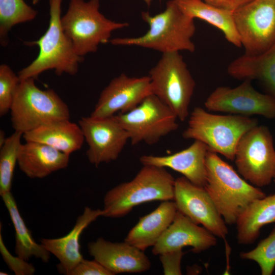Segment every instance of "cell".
<instances>
[{
	"mask_svg": "<svg viewBox=\"0 0 275 275\" xmlns=\"http://www.w3.org/2000/svg\"><path fill=\"white\" fill-rule=\"evenodd\" d=\"M141 16L149 25L145 34L138 37L115 38L109 42L114 45L150 48L162 53L195 50L191 40L196 31L194 19L182 10L175 0L168 1L165 9L159 13L151 15L143 12Z\"/></svg>",
	"mask_w": 275,
	"mask_h": 275,
	"instance_id": "obj_1",
	"label": "cell"
},
{
	"mask_svg": "<svg viewBox=\"0 0 275 275\" xmlns=\"http://www.w3.org/2000/svg\"><path fill=\"white\" fill-rule=\"evenodd\" d=\"M204 186L226 223L236 224L246 207L266 194L242 178L229 163L208 148Z\"/></svg>",
	"mask_w": 275,
	"mask_h": 275,
	"instance_id": "obj_2",
	"label": "cell"
},
{
	"mask_svg": "<svg viewBox=\"0 0 275 275\" xmlns=\"http://www.w3.org/2000/svg\"><path fill=\"white\" fill-rule=\"evenodd\" d=\"M175 182L166 168L144 165L132 180L117 185L105 194L103 216L122 217L143 203L173 200Z\"/></svg>",
	"mask_w": 275,
	"mask_h": 275,
	"instance_id": "obj_3",
	"label": "cell"
},
{
	"mask_svg": "<svg viewBox=\"0 0 275 275\" xmlns=\"http://www.w3.org/2000/svg\"><path fill=\"white\" fill-rule=\"evenodd\" d=\"M62 2L49 0L50 18L47 30L38 40L25 42L29 46L37 45L39 51L29 65L18 72L20 80L29 78L35 79L48 70H53L58 76L63 73L74 75L78 72L79 64L84 58L77 54L72 41L63 29Z\"/></svg>",
	"mask_w": 275,
	"mask_h": 275,
	"instance_id": "obj_4",
	"label": "cell"
},
{
	"mask_svg": "<svg viewBox=\"0 0 275 275\" xmlns=\"http://www.w3.org/2000/svg\"><path fill=\"white\" fill-rule=\"evenodd\" d=\"M257 125V120L249 116L214 114L196 107L189 116L182 136L199 141L212 151L234 161L240 139Z\"/></svg>",
	"mask_w": 275,
	"mask_h": 275,
	"instance_id": "obj_5",
	"label": "cell"
},
{
	"mask_svg": "<svg viewBox=\"0 0 275 275\" xmlns=\"http://www.w3.org/2000/svg\"><path fill=\"white\" fill-rule=\"evenodd\" d=\"M100 0H69L61 17L63 29L78 55L95 52L101 44L109 42L113 32L127 27V22L113 21L99 11Z\"/></svg>",
	"mask_w": 275,
	"mask_h": 275,
	"instance_id": "obj_6",
	"label": "cell"
},
{
	"mask_svg": "<svg viewBox=\"0 0 275 275\" xmlns=\"http://www.w3.org/2000/svg\"><path fill=\"white\" fill-rule=\"evenodd\" d=\"M10 113L13 128L23 134L54 120L70 119L67 104L52 89L38 88L33 78L20 80Z\"/></svg>",
	"mask_w": 275,
	"mask_h": 275,
	"instance_id": "obj_7",
	"label": "cell"
},
{
	"mask_svg": "<svg viewBox=\"0 0 275 275\" xmlns=\"http://www.w3.org/2000/svg\"><path fill=\"white\" fill-rule=\"evenodd\" d=\"M152 94L184 121L189 116V106L196 86L182 56L178 51L162 53L149 72Z\"/></svg>",
	"mask_w": 275,
	"mask_h": 275,
	"instance_id": "obj_8",
	"label": "cell"
},
{
	"mask_svg": "<svg viewBox=\"0 0 275 275\" xmlns=\"http://www.w3.org/2000/svg\"><path fill=\"white\" fill-rule=\"evenodd\" d=\"M115 116L128 133L132 145L155 144L179 127L174 113L153 94L132 110Z\"/></svg>",
	"mask_w": 275,
	"mask_h": 275,
	"instance_id": "obj_9",
	"label": "cell"
},
{
	"mask_svg": "<svg viewBox=\"0 0 275 275\" xmlns=\"http://www.w3.org/2000/svg\"><path fill=\"white\" fill-rule=\"evenodd\" d=\"M234 160L246 181L258 187L269 185L275 167V149L268 127L257 125L246 132L237 144Z\"/></svg>",
	"mask_w": 275,
	"mask_h": 275,
	"instance_id": "obj_10",
	"label": "cell"
},
{
	"mask_svg": "<svg viewBox=\"0 0 275 275\" xmlns=\"http://www.w3.org/2000/svg\"><path fill=\"white\" fill-rule=\"evenodd\" d=\"M246 53H260L275 43V0H253L233 12Z\"/></svg>",
	"mask_w": 275,
	"mask_h": 275,
	"instance_id": "obj_11",
	"label": "cell"
},
{
	"mask_svg": "<svg viewBox=\"0 0 275 275\" xmlns=\"http://www.w3.org/2000/svg\"><path fill=\"white\" fill-rule=\"evenodd\" d=\"M78 125L88 146V159L96 167L116 160L129 140L128 133L115 115L82 117Z\"/></svg>",
	"mask_w": 275,
	"mask_h": 275,
	"instance_id": "obj_12",
	"label": "cell"
},
{
	"mask_svg": "<svg viewBox=\"0 0 275 275\" xmlns=\"http://www.w3.org/2000/svg\"><path fill=\"white\" fill-rule=\"evenodd\" d=\"M250 80L231 88H216L208 96L204 106L208 111L251 116L259 115L275 118V99L268 94L256 90Z\"/></svg>",
	"mask_w": 275,
	"mask_h": 275,
	"instance_id": "obj_13",
	"label": "cell"
},
{
	"mask_svg": "<svg viewBox=\"0 0 275 275\" xmlns=\"http://www.w3.org/2000/svg\"><path fill=\"white\" fill-rule=\"evenodd\" d=\"M174 201L177 210L196 224H201L216 237L225 239L229 233L226 223L204 187L184 176L175 179Z\"/></svg>",
	"mask_w": 275,
	"mask_h": 275,
	"instance_id": "obj_14",
	"label": "cell"
},
{
	"mask_svg": "<svg viewBox=\"0 0 275 275\" xmlns=\"http://www.w3.org/2000/svg\"><path fill=\"white\" fill-rule=\"evenodd\" d=\"M152 94L148 75L130 77L124 73L113 78L102 91L90 116L105 117L124 113L137 106Z\"/></svg>",
	"mask_w": 275,
	"mask_h": 275,
	"instance_id": "obj_15",
	"label": "cell"
},
{
	"mask_svg": "<svg viewBox=\"0 0 275 275\" xmlns=\"http://www.w3.org/2000/svg\"><path fill=\"white\" fill-rule=\"evenodd\" d=\"M216 243L214 235L177 210L172 224L153 246L152 252L159 255L189 246L193 253H200Z\"/></svg>",
	"mask_w": 275,
	"mask_h": 275,
	"instance_id": "obj_16",
	"label": "cell"
},
{
	"mask_svg": "<svg viewBox=\"0 0 275 275\" xmlns=\"http://www.w3.org/2000/svg\"><path fill=\"white\" fill-rule=\"evenodd\" d=\"M88 252L113 275L141 273L148 270L151 262L144 252L124 241L112 242L99 237L88 244Z\"/></svg>",
	"mask_w": 275,
	"mask_h": 275,
	"instance_id": "obj_17",
	"label": "cell"
},
{
	"mask_svg": "<svg viewBox=\"0 0 275 275\" xmlns=\"http://www.w3.org/2000/svg\"><path fill=\"white\" fill-rule=\"evenodd\" d=\"M208 147L194 140L187 148L166 156L145 155L140 158L144 165L169 168L181 174L191 183L204 187L206 183V158Z\"/></svg>",
	"mask_w": 275,
	"mask_h": 275,
	"instance_id": "obj_18",
	"label": "cell"
},
{
	"mask_svg": "<svg viewBox=\"0 0 275 275\" xmlns=\"http://www.w3.org/2000/svg\"><path fill=\"white\" fill-rule=\"evenodd\" d=\"M103 215V209H93L86 207L67 234L58 238L41 239V244L59 260V269L62 272L69 275L71 270L84 259L79 243L81 234L91 223Z\"/></svg>",
	"mask_w": 275,
	"mask_h": 275,
	"instance_id": "obj_19",
	"label": "cell"
},
{
	"mask_svg": "<svg viewBox=\"0 0 275 275\" xmlns=\"http://www.w3.org/2000/svg\"><path fill=\"white\" fill-rule=\"evenodd\" d=\"M70 155L44 144L25 141L20 148L17 163L30 178H43L66 168Z\"/></svg>",
	"mask_w": 275,
	"mask_h": 275,
	"instance_id": "obj_20",
	"label": "cell"
},
{
	"mask_svg": "<svg viewBox=\"0 0 275 275\" xmlns=\"http://www.w3.org/2000/svg\"><path fill=\"white\" fill-rule=\"evenodd\" d=\"M177 211L174 201H163L155 210L140 218L124 241L144 252L157 242L173 222Z\"/></svg>",
	"mask_w": 275,
	"mask_h": 275,
	"instance_id": "obj_21",
	"label": "cell"
},
{
	"mask_svg": "<svg viewBox=\"0 0 275 275\" xmlns=\"http://www.w3.org/2000/svg\"><path fill=\"white\" fill-rule=\"evenodd\" d=\"M227 71L237 79L259 81L275 99V43L260 53L239 57L229 65Z\"/></svg>",
	"mask_w": 275,
	"mask_h": 275,
	"instance_id": "obj_22",
	"label": "cell"
},
{
	"mask_svg": "<svg viewBox=\"0 0 275 275\" xmlns=\"http://www.w3.org/2000/svg\"><path fill=\"white\" fill-rule=\"evenodd\" d=\"M25 141L48 145L70 155L80 150L85 138L79 125L69 119L54 120L23 134Z\"/></svg>",
	"mask_w": 275,
	"mask_h": 275,
	"instance_id": "obj_23",
	"label": "cell"
},
{
	"mask_svg": "<svg viewBox=\"0 0 275 275\" xmlns=\"http://www.w3.org/2000/svg\"><path fill=\"white\" fill-rule=\"evenodd\" d=\"M275 223V193L252 202L236 223L239 244L249 245L259 237L261 228Z\"/></svg>",
	"mask_w": 275,
	"mask_h": 275,
	"instance_id": "obj_24",
	"label": "cell"
},
{
	"mask_svg": "<svg viewBox=\"0 0 275 275\" xmlns=\"http://www.w3.org/2000/svg\"><path fill=\"white\" fill-rule=\"evenodd\" d=\"M180 8L194 19L203 20L219 30L226 40L234 46H242L236 29L233 12L224 9L203 0H175Z\"/></svg>",
	"mask_w": 275,
	"mask_h": 275,
	"instance_id": "obj_25",
	"label": "cell"
},
{
	"mask_svg": "<svg viewBox=\"0 0 275 275\" xmlns=\"http://www.w3.org/2000/svg\"><path fill=\"white\" fill-rule=\"evenodd\" d=\"M0 195L9 212L15 229V252L17 256L26 261L35 257L44 262H48L50 253L41 243H37L33 239L20 215L11 191Z\"/></svg>",
	"mask_w": 275,
	"mask_h": 275,
	"instance_id": "obj_26",
	"label": "cell"
},
{
	"mask_svg": "<svg viewBox=\"0 0 275 275\" xmlns=\"http://www.w3.org/2000/svg\"><path fill=\"white\" fill-rule=\"evenodd\" d=\"M37 11L24 0H0V43L5 47L9 43L8 34L15 25L35 19Z\"/></svg>",
	"mask_w": 275,
	"mask_h": 275,
	"instance_id": "obj_27",
	"label": "cell"
},
{
	"mask_svg": "<svg viewBox=\"0 0 275 275\" xmlns=\"http://www.w3.org/2000/svg\"><path fill=\"white\" fill-rule=\"evenodd\" d=\"M22 137V132L15 131L0 147V195L11 191Z\"/></svg>",
	"mask_w": 275,
	"mask_h": 275,
	"instance_id": "obj_28",
	"label": "cell"
},
{
	"mask_svg": "<svg viewBox=\"0 0 275 275\" xmlns=\"http://www.w3.org/2000/svg\"><path fill=\"white\" fill-rule=\"evenodd\" d=\"M239 255L242 259L256 262L262 275L272 274L275 268V226L256 247L250 251L241 252Z\"/></svg>",
	"mask_w": 275,
	"mask_h": 275,
	"instance_id": "obj_29",
	"label": "cell"
},
{
	"mask_svg": "<svg viewBox=\"0 0 275 275\" xmlns=\"http://www.w3.org/2000/svg\"><path fill=\"white\" fill-rule=\"evenodd\" d=\"M20 82L18 75L7 65L0 66V116L10 112L15 94Z\"/></svg>",
	"mask_w": 275,
	"mask_h": 275,
	"instance_id": "obj_30",
	"label": "cell"
},
{
	"mask_svg": "<svg viewBox=\"0 0 275 275\" xmlns=\"http://www.w3.org/2000/svg\"><path fill=\"white\" fill-rule=\"evenodd\" d=\"M1 232L0 233V250L3 257L10 269L17 275L33 274L35 267L27 261L17 256L14 257L9 253L4 245Z\"/></svg>",
	"mask_w": 275,
	"mask_h": 275,
	"instance_id": "obj_31",
	"label": "cell"
},
{
	"mask_svg": "<svg viewBox=\"0 0 275 275\" xmlns=\"http://www.w3.org/2000/svg\"><path fill=\"white\" fill-rule=\"evenodd\" d=\"M184 254L182 250H179L159 255L164 274H182L181 262Z\"/></svg>",
	"mask_w": 275,
	"mask_h": 275,
	"instance_id": "obj_32",
	"label": "cell"
},
{
	"mask_svg": "<svg viewBox=\"0 0 275 275\" xmlns=\"http://www.w3.org/2000/svg\"><path fill=\"white\" fill-rule=\"evenodd\" d=\"M69 275H113L96 260L83 259L70 272Z\"/></svg>",
	"mask_w": 275,
	"mask_h": 275,
	"instance_id": "obj_33",
	"label": "cell"
},
{
	"mask_svg": "<svg viewBox=\"0 0 275 275\" xmlns=\"http://www.w3.org/2000/svg\"><path fill=\"white\" fill-rule=\"evenodd\" d=\"M214 6L234 12L253 0H203Z\"/></svg>",
	"mask_w": 275,
	"mask_h": 275,
	"instance_id": "obj_34",
	"label": "cell"
},
{
	"mask_svg": "<svg viewBox=\"0 0 275 275\" xmlns=\"http://www.w3.org/2000/svg\"><path fill=\"white\" fill-rule=\"evenodd\" d=\"M7 138L5 135V133L3 130H0V147H1L5 143Z\"/></svg>",
	"mask_w": 275,
	"mask_h": 275,
	"instance_id": "obj_35",
	"label": "cell"
},
{
	"mask_svg": "<svg viewBox=\"0 0 275 275\" xmlns=\"http://www.w3.org/2000/svg\"><path fill=\"white\" fill-rule=\"evenodd\" d=\"M153 0H143V1L147 4V5L149 7L151 5V3ZM161 1V0H159Z\"/></svg>",
	"mask_w": 275,
	"mask_h": 275,
	"instance_id": "obj_36",
	"label": "cell"
},
{
	"mask_svg": "<svg viewBox=\"0 0 275 275\" xmlns=\"http://www.w3.org/2000/svg\"><path fill=\"white\" fill-rule=\"evenodd\" d=\"M40 0H32V4L33 5H36L40 2Z\"/></svg>",
	"mask_w": 275,
	"mask_h": 275,
	"instance_id": "obj_37",
	"label": "cell"
},
{
	"mask_svg": "<svg viewBox=\"0 0 275 275\" xmlns=\"http://www.w3.org/2000/svg\"><path fill=\"white\" fill-rule=\"evenodd\" d=\"M272 181H273L274 183L275 184V167H274V172H273Z\"/></svg>",
	"mask_w": 275,
	"mask_h": 275,
	"instance_id": "obj_38",
	"label": "cell"
},
{
	"mask_svg": "<svg viewBox=\"0 0 275 275\" xmlns=\"http://www.w3.org/2000/svg\"><path fill=\"white\" fill-rule=\"evenodd\" d=\"M0 274H1V275H4V274H5V275L6 274V275H7V274H8L7 272H6L1 271V272H0Z\"/></svg>",
	"mask_w": 275,
	"mask_h": 275,
	"instance_id": "obj_39",
	"label": "cell"
}]
</instances>
